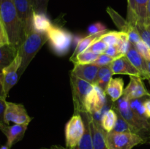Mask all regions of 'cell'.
<instances>
[{
    "label": "cell",
    "mask_w": 150,
    "mask_h": 149,
    "mask_svg": "<svg viewBox=\"0 0 150 149\" xmlns=\"http://www.w3.org/2000/svg\"><path fill=\"white\" fill-rule=\"evenodd\" d=\"M108 32L106 29V26L100 22L92 23L88 27L87 32L89 34H95L103 33Z\"/></svg>",
    "instance_id": "cell-34"
},
{
    "label": "cell",
    "mask_w": 150,
    "mask_h": 149,
    "mask_svg": "<svg viewBox=\"0 0 150 149\" xmlns=\"http://www.w3.org/2000/svg\"><path fill=\"white\" fill-rule=\"evenodd\" d=\"M106 102L105 91L99 86L94 85V87L88 93L85 101L86 112L93 115L100 113Z\"/></svg>",
    "instance_id": "cell-10"
},
{
    "label": "cell",
    "mask_w": 150,
    "mask_h": 149,
    "mask_svg": "<svg viewBox=\"0 0 150 149\" xmlns=\"http://www.w3.org/2000/svg\"><path fill=\"white\" fill-rule=\"evenodd\" d=\"M113 75H114V73L111 68V64L103 66L100 68L97 74L94 85L99 86L103 90L105 91L110 80L112 79Z\"/></svg>",
    "instance_id": "cell-23"
},
{
    "label": "cell",
    "mask_w": 150,
    "mask_h": 149,
    "mask_svg": "<svg viewBox=\"0 0 150 149\" xmlns=\"http://www.w3.org/2000/svg\"><path fill=\"white\" fill-rule=\"evenodd\" d=\"M32 119L23 105L6 102L4 111V122L6 124L9 125L10 122H13L16 124L29 125Z\"/></svg>",
    "instance_id": "cell-9"
},
{
    "label": "cell",
    "mask_w": 150,
    "mask_h": 149,
    "mask_svg": "<svg viewBox=\"0 0 150 149\" xmlns=\"http://www.w3.org/2000/svg\"><path fill=\"white\" fill-rule=\"evenodd\" d=\"M135 48L137 50L138 52L146 60L150 61V48L144 42L143 40L139 41V42L134 45Z\"/></svg>",
    "instance_id": "cell-33"
},
{
    "label": "cell",
    "mask_w": 150,
    "mask_h": 149,
    "mask_svg": "<svg viewBox=\"0 0 150 149\" xmlns=\"http://www.w3.org/2000/svg\"><path fill=\"white\" fill-rule=\"evenodd\" d=\"M125 56L130 61V63L139 70V72L141 73L142 78L148 80L149 78V76L148 74L147 61L138 52L133 44Z\"/></svg>",
    "instance_id": "cell-18"
},
{
    "label": "cell",
    "mask_w": 150,
    "mask_h": 149,
    "mask_svg": "<svg viewBox=\"0 0 150 149\" xmlns=\"http://www.w3.org/2000/svg\"><path fill=\"white\" fill-rule=\"evenodd\" d=\"M0 1H1V0H0Z\"/></svg>",
    "instance_id": "cell-48"
},
{
    "label": "cell",
    "mask_w": 150,
    "mask_h": 149,
    "mask_svg": "<svg viewBox=\"0 0 150 149\" xmlns=\"http://www.w3.org/2000/svg\"><path fill=\"white\" fill-rule=\"evenodd\" d=\"M47 35L50 46L56 55L63 56L68 53L73 42V36L70 32L53 25Z\"/></svg>",
    "instance_id": "cell-5"
},
{
    "label": "cell",
    "mask_w": 150,
    "mask_h": 149,
    "mask_svg": "<svg viewBox=\"0 0 150 149\" xmlns=\"http://www.w3.org/2000/svg\"><path fill=\"white\" fill-rule=\"evenodd\" d=\"M111 68L114 74H126L142 77L139 70L130 63L126 56H123L111 63Z\"/></svg>",
    "instance_id": "cell-15"
},
{
    "label": "cell",
    "mask_w": 150,
    "mask_h": 149,
    "mask_svg": "<svg viewBox=\"0 0 150 149\" xmlns=\"http://www.w3.org/2000/svg\"><path fill=\"white\" fill-rule=\"evenodd\" d=\"M122 32H117V31H109V32H105V34L102 35L99 38L100 40L103 41L104 42L108 45V46H111V45H115L120 42V39L122 36Z\"/></svg>",
    "instance_id": "cell-28"
},
{
    "label": "cell",
    "mask_w": 150,
    "mask_h": 149,
    "mask_svg": "<svg viewBox=\"0 0 150 149\" xmlns=\"http://www.w3.org/2000/svg\"><path fill=\"white\" fill-rule=\"evenodd\" d=\"M10 148H11L9 147L7 144L3 145H1V147H0V149H10Z\"/></svg>",
    "instance_id": "cell-44"
},
{
    "label": "cell",
    "mask_w": 150,
    "mask_h": 149,
    "mask_svg": "<svg viewBox=\"0 0 150 149\" xmlns=\"http://www.w3.org/2000/svg\"><path fill=\"white\" fill-rule=\"evenodd\" d=\"M28 128L26 124H16L13 126H9L7 124L4 125L1 129V131L7 137L6 144L11 148L13 145L21 141L23 138L25 132Z\"/></svg>",
    "instance_id": "cell-14"
},
{
    "label": "cell",
    "mask_w": 150,
    "mask_h": 149,
    "mask_svg": "<svg viewBox=\"0 0 150 149\" xmlns=\"http://www.w3.org/2000/svg\"><path fill=\"white\" fill-rule=\"evenodd\" d=\"M7 44H10V41H9L8 35H7L5 26L3 23L1 15H0V46L7 45Z\"/></svg>",
    "instance_id": "cell-36"
},
{
    "label": "cell",
    "mask_w": 150,
    "mask_h": 149,
    "mask_svg": "<svg viewBox=\"0 0 150 149\" xmlns=\"http://www.w3.org/2000/svg\"><path fill=\"white\" fill-rule=\"evenodd\" d=\"M117 121V114L115 110L111 108L103 113L101 118L100 125L106 133L111 132L114 129Z\"/></svg>",
    "instance_id": "cell-25"
},
{
    "label": "cell",
    "mask_w": 150,
    "mask_h": 149,
    "mask_svg": "<svg viewBox=\"0 0 150 149\" xmlns=\"http://www.w3.org/2000/svg\"><path fill=\"white\" fill-rule=\"evenodd\" d=\"M105 140L108 149H132L139 145L146 143L140 136L130 132L105 133Z\"/></svg>",
    "instance_id": "cell-6"
},
{
    "label": "cell",
    "mask_w": 150,
    "mask_h": 149,
    "mask_svg": "<svg viewBox=\"0 0 150 149\" xmlns=\"http://www.w3.org/2000/svg\"><path fill=\"white\" fill-rule=\"evenodd\" d=\"M100 67V66L95 64H75L70 72L94 85L97 74Z\"/></svg>",
    "instance_id": "cell-16"
},
{
    "label": "cell",
    "mask_w": 150,
    "mask_h": 149,
    "mask_svg": "<svg viewBox=\"0 0 150 149\" xmlns=\"http://www.w3.org/2000/svg\"><path fill=\"white\" fill-rule=\"evenodd\" d=\"M18 48L11 44L0 46V69L8 66L17 56Z\"/></svg>",
    "instance_id": "cell-22"
},
{
    "label": "cell",
    "mask_w": 150,
    "mask_h": 149,
    "mask_svg": "<svg viewBox=\"0 0 150 149\" xmlns=\"http://www.w3.org/2000/svg\"><path fill=\"white\" fill-rule=\"evenodd\" d=\"M123 95L130 100L146 96L150 97V93L145 87L143 79L136 76H130V83L124 90Z\"/></svg>",
    "instance_id": "cell-13"
},
{
    "label": "cell",
    "mask_w": 150,
    "mask_h": 149,
    "mask_svg": "<svg viewBox=\"0 0 150 149\" xmlns=\"http://www.w3.org/2000/svg\"><path fill=\"white\" fill-rule=\"evenodd\" d=\"M70 83L73 96L74 113L86 112L85 101L88 93L93 89L94 85L70 73Z\"/></svg>",
    "instance_id": "cell-4"
},
{
    "label": "cell",
    "mask_w": 150,
    "mask_h": 149,
    "mask_svg": "<svg viewBox=\"0 0 150 149\" xmlns=\"http://www.w3.org/2000/svg\"><path fill=\"white\" fill-rule=\"evenodd\" d=\"M47 41H48L47 34L39 33L35 31H32L25 37L24 41L18 48L22 59L21 65L18 70L19 77L23 74L31 61Z\"/></svg>",
    "instance_id": "cell-3"
},
{
    "label": "cell",
    "mask_w": 150,
    "mask_h": 149,
    "mask_svg": "<svg viewBox=\"0 0 150 149\" xmlns=\"http://www.w3.org/2000/svg\"><path fill=\"white\" fill-rule=\"evenodd\" d=\"M106 12L109 15L111 18L112 19L114 24L120 29V32L127 34L130 43L134 45L139 41L142 40V37H141L138 30L136 29V26L132 25L130 22L127 21V20L122 17L112 7H107Z\"/></svg>",
    "instance_id": "cell-8"
},
{
    "label": "cell",
    "mask_w": 150,
    "mask_h": 149,
    "mask_svg": "<svg viewBox=\"0 0 150 149\" xmlns=\"http://www.w3.org/2000/svg\"><path fill=\"white\" fill-rule=\"evenodd\" d=\"M144 100L145 99H144V97L130 100V105L131 109L135 112H136V113L139 114V115L142 117H146V115H145L144 107Z\"/></svg>",
    "instance_id": "cell-31"
},
{
    "label": "cell",
    "mask_w": 150,
    "mask_h": 149,
    "mask_svg": "<svg viewBox=\"0 0 150 149\" xmlns=\"http://www.w3.org/2000/svg\"><path fill=\"white\" fill-rule=\"evenodd\" d=\"M100 54L95 53L90 51H83L79 53L75 58L72 59V62L75 64H93L95 60L98 58Z\"/></svg>",
    "instance_id": "cell-26"
},
{
    "label": "cell",
    "mask_w": 150,
    "mask_h": 149,
    "mask_svg": "<svg viewBox=\"0 0 150 149\" xmlns=\"http://www.w3.org/2000/svg\"><path fill=\"white\" fill-rule=\"evenodd\" d=\"M30 1V3L31 4H32V6L34 8V10H35V0H29Z\"/></svg>",
    "instance_id": "cell-46"
},
{
    "label": "cell",
    "mask_w": 150,
    "mask_h": 149,
    "mask_svg": "<svg viewBox=\"0 0 150 149\" xmlns=\"http://www.w3.org/2000/svg\"><path fill=\"white\" fill-rule=\"evenodd\" d=\"M145 24L150 26V0H149L147 5V13H146V18Z\"/></svg>",
    "instance_id": "cell-42"
},
{
    "label": "cell",
    "mask_w": 150,
    "mask_h": 149,
    "mask_svg": "<svg viewBox=\"0 0 150 149\" xmlns=\"http://www.w3.org/2000/svg\"><path fill=\"white\" fill-rule=\"evenodd\" d=\"M89 123L92 131L94 149H108L105 140L106 132L103 129L100 124L95 121L90 114H89Z\"/></svg>",
    "instance_id": "cell-17"
},
{
    "label": "cell",
    "mask_w": 150,
    "mask_h": 149,
    "mask_svg": "<svg viewBox=\"0 0 150 149\" xmlns=\"http://www.w3.org/2000/svg\"><path fill=\"white\" fill-rule=\"evenodd\" d=\"M148 2L149 0H136V15L137 18V23L145 24Z\"/></svg>",
    "instance_id": "cell-27"
},
{
    "label": "cell",
    "mask_w": 150,
    "mask_h": 149,
    "mask_svg": "<svg viewBox=\"0 0 150 149\" xmlns=\"http://www.w3.org/2000/svg\"><path fill=\"white\" fill-rule=\"evenodd\" d=\"M124 81L121 77L112 78L107 86L105 92L113 102H117L124 93Z\"/></svg>",
    "instance_id": "cell-20"
},
{
    "label": "cell",
    "mask_w": 150,
    "mask_h": 149,
    "mask_svg": "<svg viewBox=\"0 0 150 149\" xmlns=\"http://www.w3.org/2000/svg\"><path fill=\"white\" fill-rule=\"evenodd\" d=\"M19 19L21 21L24 30L25 37L33 31L32 18L34 8L29 0H13Z\"/></svg>",
    "instance_id": "cell-11"
},
{
    "label": "cell",
    "mask_w": 150,
    "mask_h": 149,
    "mask_svg": "<svg viewBox=\"0 0 150 149\" xmlns=\"http://www.w3.org/2000/svg\"><path fill=\"white\" fill-rule=\"evenodd\" d=\"M105 32L103 33H99V34H89L88 36L82 38L78 42L77 45H76V48L75 49L74 52L72 54L71 57L70 58V61H71L72 59L76 58L79 53L83 52V51H86L92 43L95 42V41L98 40L100 37L102 36L103 34H105Z\"/></svg>",
    "instance_id": "cell-24"
},
{
    "label": "cell",
    "mask_w": 150,
    "mask_h": 149,
    "mask_svg": "<svg viewBox=\"0 0 150 149\" xmlns=\"http://www.w3.org/2000/svg\"><path fill=\"white\" fill-rule=\"evenodd\" d=\"M148 82H149V86H150V78L148 79Z\"/></svg>",
    "instance_id": "cell-47"
},
{
    "label": "cell",
    "mask_w": 150,
    "mask_h": 149,
    "mask_svg": "<svg viewBox=\"0 0 150 149\" xmlns=\"http://www.w3.org/2000/svg\"><path fill=\"white\" fill-rule=\"evenodd\" d=\"M53 24L45 13H36L34 11L32 18L33 31L39 33L47 34L52 27Z\"/></svg>",
    "instance_id": "cell-21"
},
{
    "label": "cell",
    "mask_w": 150,
    "mask_h": 149,
    "mask_svg": "<svg viewBox=\"0 0 150 149\" xmlns=\"http://www.w3.org/2000/svg\"><path fill=\"white\" fill-rule=\"evenodd\" d=\"M144 107L145 115L146 118H150V97L148 99H145L144 102Z\"/></svg>",
    "instance_id": "cell-41"
},
{
    "label": "cell",
    "mask_w": 150,
    "mask_h": 149,
    "mask_svg": "<svg viewBox=\"0 0 150 149\" xmlns=\"http://www.w3.org/2000/svg\"><path fill=\"white\" fill-rule=\"evenodd\" d=\"M105 53L107 54L108 56H110L114 57V58H120V57H122L124 56V55H122L121 53H120V49H119L118 45L108 46V48H107Z\"/></svg>",
    "instance_id": "cell-38"
},
{
    "label": "cell",
    "mask_w": 150,
    "mask_h": 149,
    "mask_svg": "<svg viewBox=\"0 0 150 149\" xmlns=\"http://www.w3.org/2000/svg\"><path fill=\"white\" fill-rule=\"evenodd\" d=\"M147 68H148V74H149L150 78V61H147Z\"/></svg>",
    "instance_id": "cell-45"
},
{
    "label": "cell",
    "mask_w": 150,
    "mask_h": 149,
    "mask_svg": "<svg viewBox=\"0 0 150 149\" xmlns=\"http://www.w3.org/2000/svg\"><path fill=\"white\" fill-rule=\"evenodd\" d=\"M85 130V124L81 114L74 113L65 125L66 148L72 149L76 147L81 139Z\"/></svg>",
    "instance_id": "cell-7"
},
{
    "label": "cell",
    "mask_w": 150,
    "mask_h": 149,
    "mask_svg": "<svg viewBox=\"0 0 150 149\" xmlns=\"http://www.w3.org/2000/svg\"><path fill=\"white\" fill-rule=\"evenodd\" d=\"M40 149H68L67 148H64L61 145H52L50 148H42Z\"/></svg>",
    "instance_id": "cell-43"
},
{
    "label": "cell",
    "mask_w": 150,
    "mask_h": 149,
    "mask_svg": "<svg viewBox=\"0 0 150 149\" xmlns=\"http://www.w3.org/2000/svg\"><path fill=\"white\" fill-rule=\"evenodd\" d=\"M135 26L139 32L142 40L150 48V26L144 23H137Z\"/></svg>",
    "instance_id": "cell-30"
},
{
    "label": "cell",
    "mask_w": 150,
    "mask_h": 149,
    "mask_svg": "<svg viewBox=\"0 0 150 149\" xmlns=\"http://www.w3.org/2000/svg\"><path fill=\"white\" fill-rule=\"evenodd\" d=\"M0 15L5 26L10 44L19 48L24 41L25 34L13 0L0 1Z\"/></svg>",
    "instance_id": "cell-1"
},
{
    "label": "cell",
    "mask_w": 150,
    "mask_h": 149,
    "mask_svg": "<svg viewBox=\"0 0 150 149\" xmlns=\"http://www.w3.org/2000/svg\"><path fill=\"white\" fill-rule=\"evenodd\" d=\"M107 48H108V45L103 41L100 40L98 39V40L95 41L94 43H92L86 51H90V52L95 53L97 54H102L105 53Z\"/></svg>",
    "instance_id": "cell-32"
},
{
    "label": "cell",
    "mask_w": 150,
    "mask_h": 149,
    "mask_svg": "<svg viewBox=\"0 0 150 149\" xmlns=\"http://www.w3.org/2000/svg\"><path fill=\"white\" fill-rule=\"evenodd\" d=\"M81 115L84 121V133L77 145L72 149H94L92 131H91L89 123V114L87 112H81Z\"/></svg>",
    "instance_id": "cell-19"
},
{
    "label": "cell",
    "mask_w": 150,
    "mask_h": 149,
    "mask_svg": "<svg viewBox=\"0 0 150 149\" xmlns=\"http://www.w3.org/2000/svg\"><path fill=\"white\" fill-rule=\"evenodd\" d=\"M115 102L116 104L113 105L114 109L134 129L136 134L142 137L146 143L150 144V121L149 118L141 116L135 112L130 108V99L124 95Z\"/></svg>",
    "instance_id": "cell-2"
},
{
    "label": "cell",
    "mask_w": 150,
    "mask_h": 149,
    "mask_svg": "<svg viewBox=\"0 0 150 149\" xmlns=\"http://www.w3.org/2000/svg\"><path fill=\"white\" fill-rule=\"evenodd\" d=\"M6 99L0 98V129L6 125L4 122V111L6 108Z\"/></svg>",
    "instance_id": "cell-39"
},
{
    "label": "cell",
    "mask_w": 150,
    "mask_h": 149,
    "mask_svg": "<svg viewBox=\"0 0 150 149\" xmlns=\"http://www.w3.org/2000/svg\"><path fill=\"white\" fill-rule=\"evenodd\" d=\"M115 111L117 112V121L114 129L111 131H116V132H130L136 134L134 129L123 118V117L116 110Z\"/></svg>",
    "instance_id": "cell-29"
},
{
    "label": "cell",
    "mask_w": 150,
    "mask_h": 149,
    "mask_svg": "<svg viewBox=\"0 0 150 149\" xmlns=\"http://www.w3.org/2000/svg\"><path fill=\"white\" fill-rule=\"evenodd\" d=\"M7 95L4 91V75H3L2 69H0V98L6 99Z\"/></svg>",
    "instance_id": "cell-40"
},
{
    "label": "cell",
    "mask_w": 150,
    "mask_h": 149,
    "mask_svg": "<svg viewBox=\"0 0 150 149\" xmlns=\"http://www.w3.org/2000/svg\"><path fill=\"white\" fill-rule=\"evenodd\" d=\"M116 59H117V58L110 56H108L105 53H102L100 54L98 58L95 60V61L93 64H97V65L98 66H100V67H103V66L111 64V63L114 62Z\"/></svg>",
    "instance_id": "cell-35"
},
{
    "label": "cell",
    "mask_w": 150,
    "mask_h": 149,
    "mask_svg": "<svg viewBox=\"0 0 150 149\" xmlns=\"http://www.w3.org/2000/svg\"><path fill=\"white\" fill-rule=\"evenodd\" d=\"M48 1L49 0H35V12L46 14Z\"/></svg>",
    "instance_id": "cell-37"
},
{
    "label": "cell",
    "mask_w": 150,
    "mask_h": 149,
    "mask_svg": "<svg viewBox=\"0 0 150 149\" xmlns=\"http://www.w3.org/2000/svg\"><path fill=\"white\" fill-rule=\"evenodd\" d=\"M21 56L20 53L18 51L17 56L15 59L7 66L2 69L3 75H4V88L6 94H8L12 88L18 83L19 79L18 70L21 65Z\"/></svg>",
    "instance_id": "cell-12"
}]
</instances>
